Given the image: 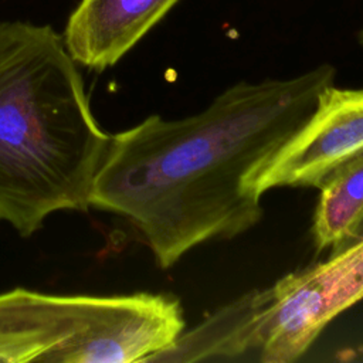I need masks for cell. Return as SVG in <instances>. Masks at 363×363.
<instances>
[{
    "label": "cell",
    "instance_id": "6da1fadb",
    "mask_svg": "<svg viewBox=\"0 0 363 363\" xmlns=\"http://www.w3.org/2000/svg\"><path fill=\"white\" fill-rule=\"evenodd\" d=\"M335 77L320 64L292 78L240 81L196 115L153 113L111 135L89 206L128 218L162 269L203 242L247 233L264 210L244 177L306 121Z\"/></svg>",
    "mask_w": 363,
    "mask_h": 363
},
{
    "label": "cell",
    "instance_id": "7a4b0ae2",
    "mask_svg": "<svg viewBox=\"0 0 363 363\" xmlns=\"http://www.w3.org/2000/svg\"><path fill=\"white\" fill-rule=\"evenodd\" d=\"M50 26L0 23V220L23 237L58 210L89 207L111 135Z\"/></svg>",
    "mask_w": 363,
    "mask_h": 363
},
{
    "label": "cell",
    "instance_id": "3957f363",
    "mask_svg": "<svg viewBox=\"0 0 363 363\" xmlns=\"http://www.w3.org/2000/svg\"><path fill=\"white\" fill-rule=\"evenodd\" d=\"M184 330L177 298L164 294H0V362H150Z\"/></svg>",
    "mask_w": 363,
    "mask_h": 363
},
{
    "label": "cell",
    "instance_id": "277c9868",
    "mask_svg": "<svg viewBox=\"0 0 363 363\" xmlns=\"http://www.w3.org/2000/svg\"><path fill=\"white\" fill-rule=\"evenodd\" d=\"M362 299L363 237L267 288L259 313V360H298L330 320Z\"/></svg>",
    "mask_w": 363,
    "mask_h": 363
},
{
    "label": "cell",
    "instance_id": "5b68a950",
    "mask_svg": "<svg viewBox=\"0 0 363 363\" xmlns=\"http://www.w3.org/2000/svg\"><path fill=\"white\" fill-rule=\"evenodd\" d=\"M363 152V88L326 86L306 121L244 177L259 197L275 187H319L340 164Z\"/></svg>",
    "mask_w": 363,
    "mask_h": 363
},
{
    "label": "cell",
    "instance_id": "8992f818",
    "mask_svg": "<svg viewBox=\"0 0 363 363\" xmlns=\"http://www.w3.org/2000/svg\"><path fill=\"white\" fill-rule=\"evenodd\" d=\"M180 0H81L64 31L72 60L95 71L115 65Z\"/></svg>",
    "mask_w": 363,
    "mask_h": 363
},
{
    "label": "cell",
    "instance_id": "52a82bcc",
    "mask_svg": "<svg viewBox=\"0 0 363 363\" xmlns=\"http://www.w3.org/2000/svg\"><path fill=\"white\" fill-rule=\"evenodd\" d=\"M265 289H254L220 308L199 326L183 333L150 362H196L235 357L259 349V312Z\"/></svg>",
    "mask_w": 363,
    "mask_h": 363
},
{
    "label": "cell",
    "instance_id": "ba28073f",
    "mask_svg": "<svg viewBox=\"0 0 363 363\" xmlns=\"http://www.w3.org/2000/svg\"><path fill=\"white\" fill-rule=\"evenodd\" d=\"M320 189L313 216V242L318 251L347 247L363 220V152L336 167Z\"/></svg>",
    "mask_w": 363,
    "mask_h": 363
},
{
    "label": "cell",
    "instance_id": "9c48e42d",
    "mask_svg": "<svg viewBox=\"0 0 363 363\" xmlns=\"http://www.w3.org/2000/svg\"><path fill=\"white\" fill-rule=\"evenodd\" d=\"M363 237V220H362V223H360V225L357 227V230H356V233H354V235H353V240H352V242H354L356 240H359V238H362ZM350 242V244H352ZM349 244V245H350Z\"/></svg>",
    "mask_w": 363,
    "mask_h": 363
}]
</instances>
